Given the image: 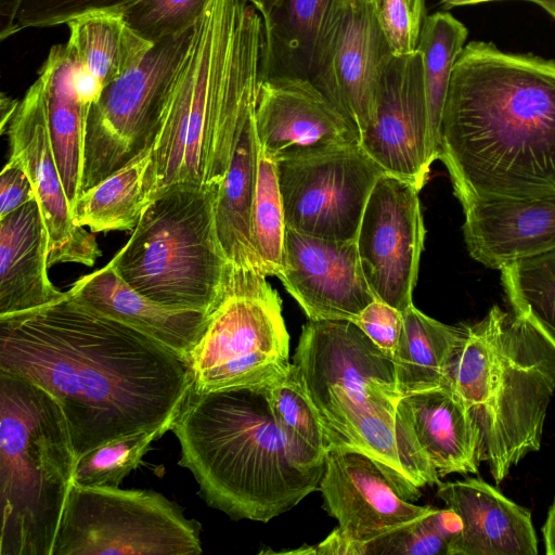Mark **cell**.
Listing matches in <instances>:
<instances>
[{
    "label": "cell",
    "mask_w": 555,
    "mask_h": 555,
    "mask_svg": "<svg viewBox=\"0 0 555 555\" xmlns=\"http://www.w3.org/2000/svg\"><path fill=\"white\" fill-rule=\"evenodd\" d=\"M317 406L330 449L371 457L396 492L412 499L434 474L408 422L393 361L352 321L309 320L292 362Z\"/></svg>",
    "instance_id": "277c9868"
},
{
    "label": "cell",
    "mask_w": 555,
    "mask_h": 555,
    "mask_svg": "<svg viewBox=\"0 0 555 555\" xmlns=\"http://www.w3.org/2000/svg\"><path fill=\"white\" fill-rule=\"evenodd\" d=\"M140 0H23L14 24V34L27 28L67 24L92 13L121 14Z\"/></svg>",
    "instance_id": "8d00e7d4"
},
{
    "label": "cell",
    "mask_w": 555,
    "mask_h": 555,
    "mask_svg": "<svg viewBox=\"0 0 555 555\" xmlns=\"http://www.w3.org/2000/svg\"><path fill=\"white\" fill-rule=\"evenodd\" d=\"M375 15L392 55L416 51L426 18L425 0H372Z\"/></svg>",
    "instance_id": "74e56055"
},
{
    "label": "cell",
    "mask_w": 555,
    "mask_h": 555,
    "mask_svg": "<svg viewBox=\"0 0 555 555\" xmlns=\"http://www.w3.org/2000/svg\"><path fill=\"white\" fill-rule=\"evenodd\" d=\"M437 496L462 520L449 555H537L529 509L481 478L440 482Z\"/></svg>",
    "instance_id": "ffe728a7"
},
{
    "label": "cell",
    "mask_w": 555,
    "mask_h": 555,
    "mask_svg": "<svg viewBox=\"0 0 555 555\" xmlns=\"http://www.w3.org/2000/svg\"><path fill=\"white\" fill-rule=\"evenodd\" d=\"M545 554L555 555V498L548 508L547 518L542 527Z\"/></svg>",
    "instance_id": "b9f144b4"
},
{
    "label": "cell",
    "mask_w": 555,
    "mask_h": 555,
    "mask_svg": "<svg viewBox=\"0 0 555 555\" xmlns=\"http://www.w3.org/2000/svg\"><path fill=\"white\" fill-rule=\"evenodd\" d=\"M463 337V325L443 324L411 305L392 357L402 396L448 386L451 360Z\"/></svg>",
    "instance_id": "4316f807"
},
{
    "label": "cell",
    "mask_w": 555,
    "mask_h": 555,
    "mask_svg": "<svg viewBox=\"0 0 555 555\" xmlns=\"http://www.w3.org/2000/svg\"><path fill=\"white\" fill-rule=\"evenodd\" d=\"M254 116L255 112L241 132L215 205L217 231L235 293L262 292L270 287L251 235L259 159Z\"/></svg>",
    "instance_id": "603a6c76"
},
{
    "label": "cell",
    "mask_w": 555,
    "mask_h": 555,
    "mask_svg": "<svg viewBox=\"0 0 555 555\" xmlns=\"http://www.w3.org/2000/svg\"><path fill=\"white\" fill-rule=\"evenodd\" d=\"M320 491L324 508L338 527L318 545L287 553L351 555L358 544L434 509L402 499L371 457L348 449L328 450Z\"/></svg>",
    "instance_id": "4fadbf2b"
},
{
    "label": "cell",
    "mask_w": 555,
    "mask_h": 555,
    "mask_svg": "<svg viewBox=\"0 0 555 555\" xmlns=\"http://www.w3.org/2000/svg\"><path fill=\"white\" fill-rule=\"evenodd\" d=\"M260 150L274 162L360 143L357 130L310 80H260L255 106Z\"/></svg>",
    "instance_id": "2e32d148"
},
{
    "label": "cell",
    "mask_w": 555,
    "mask_h": 555,
    "mask_svg": "<svg viewBox=\"0 0 555 555\" xmlns=\"http://www.w3.org/2000/svg\"><path fill=\"white\" fill-rule=\"evenodd\" d=\"M250 5H253L261 15L264 17L269 14L271 8L273 7L275 0H245Z\"/></svg>",
    "instance_id": "ee69618b"
},
{
    "label": "cell",
    "mask_w": 555,
    "mask_h": 555,
    "mask_svg": "<svg viewBox=\"0 0 555 555\" xmlns=\"http://www.w3.org/2000/svg\"><path fill=\"white\" fill-rule=\"evenodd\" d=\"M279 279L311 321H353L376 299L356 241L314 237L287 228Z\"/></svg>",
    "instance_id": "e0dca14e"
},
{
    "label": "cell",
    "mask_w": 555,
    "mask_h": 555,
    "mask_svg": "<svg viewBox=\"0 0 555 555\" xmlns=\"http://www.w3.org/2000/svg\"><path fill=\"white\" fill-rule=\"evenodd\" d=\"M286 229L278 165L259 146L251 235L255 250L267 276L279 278L284 269Z\"/></svg>",
    "instance_id": "d6a6232c"
},
{
    "label": "cell",
    "mask_w": 555,
    "mask_h": 555,
    "mask_svg": "<svg viewBox=\"0 0 555 555\" xmlns=\"http://www.w3.org/2000/svg\"><path fill=\"white\" fill-rule=\"evenodd\" d=\"M448 385L465 400L482 435V461L496 485L539 451L555 391V347L522 314L493 306L462 324Z\"/></svg>",
    "instance_id": "5b68a950"
},
{
    "label": "cell",
    "mask_w": 555,
    "mask_h": 555,
    "mask_svg": "<svg viewBox=\"0 0 555 555\" xmlns=\"http://www.w3.org/2000/svg\"><path fill=\"white\" fill-rule=\"evenodd\" d=\"M155 185L152 147L82 192L73 207L75 223L92 232L133 230Z\"/></svg>",
    "instance_id": "83f0119b"
},
{
    "label": "cell",
    "mask_w": 555,
    "mask_h": 555,
    "mask_svg": "<svg viewBox=\"0 0 555 555\" xmlns=\"http://www.w3.org/2000/svg\"><path fill=\"white\" fill-rule=\"evenodd\" d=\"M67 292L89 308L144 333L188 362L211 314L153 301L130 287L111 262L77 280Z\"/></svg>",
    "instance_id": "7402d4cb"
},
{
    "label": "cell",
    "mask_w": 555,
    "mask_h": 555,
    "mask_svg": "<svg viewBox=\"0 0 555 555\" xmlns=\"http://www.w3.org/2000/svg\"><path fill=\"white\" fill-rule=\"evenodd\" d=\"M412 183L384 172L366 202L356 244L375 298L404 312L416 284L425 227Z\"/></svg>",
    "instance_id": "7c38bea8"
},
{
    "label": "cell",
    "mask_w": 555,
    "mask_h": 555,
    "mask_svg": "<svg viewBox=\"0 0 555 555\" xmlns=\"http://www.w3.org/2000/svg\"><path fill=\"white\" fill-rule=\"evenodd\" d=\"M348 0H275L262 17L260 80L314 82Z\"/></svg>",
    "instance_id": "d6986e66"
},
{
    "label": "cell",
    "mask_w": 555,
    "mask_h": 555,
    "mask_svg": "<svg viewBox=\"0 0 555 555\" xmlns=\"http://www.w3.org/2000/svg\"><path fill=\"white\" fill-rule=\"evenodd\" d=\"M352 322L392 359L403 327L402 311L375 299Z\"/></svg>",
    "instance_id": "f35d334b"
},
{
    "label": "cell",
    "mask_w": 555,
    "mask_h": 555,
    "mask_svg": "<svg viewBox=\"0 0 555 555\" xmlns=\"http://www.w3.org/2000/svg\"><path fill=\"white\" fill-rule=\"evenodd\" d=\"M439 159L463 208L555 195V61L465 44L447 94Z\"/></svg>",
    "instance_id": "7a4b0ae2"
},
{
    "label": "cell",
    "mask_w": 555,
    "mask_h": 555,
    "mask_svg": "<svg viewBox=\"0 0 555 555\" xmlns=\"http://www.w3.org/2000/svg\"><path fill=\"white\" fill-rule=\"evenodd\" d=\"M211 0H140L121 13L127 25L154 44L193 27Z\"/></svg>",
    "instance_id": "d590c367"
},
{
    "label": "cell",
    "mask_w": 555,
    "mask_h": 555,
    "mask_svg": "<svg viewBox=\"0 0 555 555\" xmlns=\"http://www.w3.org/2000/svg\"><path fill=\"white\" fill-rule=\"evenodd\" d=\"M217 197L195 183L158 192L109 261L117 274L153 301L211 313L235 293L216 225Z\"/></svg>",
    "instance_id": "52a82bcc"
},
{
    "label": "cell",
    "mask_w": 555,
    "mask_h": 555,
    "mask_svg": "<svg viewBox=\"0 0 555 555\" xmlns=\"http://www.w3.org/2000/svg\"><path fill=\"white\" fill-rule=\"evenodd\" d=\"M443 9H452L455 7L476 4L482 2L500 1V0H439Z\"/></svg>",
    "instance_id": "f6af8a7d"
},
{
    "label": "cell",
    "mask_w": 555,
    "mask_h": 555,
    "mask_svg": "<svg viewBox=\"0 0 555 555\" xmlns=\"http://www.w3.org/2000/svg\"><path fill=\"white\" fill-rule=\"evenodd\" d=\"M36 198L22 163L10 156L0 175V218Z\"/></svg>",
    "instance_id": "ab89813d"
},
{
    "label": "cell",
    "mask_w": 555,
    "mask_h": 555,
    "mask_svg": "<svg viewBox=\"0 0 555 555\" xmlns=\"http://www.w3.org/2000/svg\"><path fill=\"white\" fill-rule=\"evenodd\" d=\"M189 363L199 391L264 385L285 374L289 336L278 293L229 294L211 312Z\"/></svg>",
    "instance_id": "30bf717a"
},
{
    "label": "cell",
    "mask_w": 555,
    "mask_h": 555,
    "mask_svg": "<svg viewBox=\"0 0 555 555\" xmlns=\"http://www.w3.org/2000/svg\"><path fill=\"white\" fill-rule=\"evenodd\" d=\"M207 504L233 519L268 522L320 490L324 467L302 470L287 455L266 384L191 388L171 429Z\"/></svg>",
    "instance_id": "3957f363"
},
{
    "label": "cell",
    "mask_w": 555,
    "mask_h": 555,
    "mask_svg": "<svg viewBox=\"0 0 555 555\" xmlns=\"http://www.w3.org/2000/svg\"><path fill=\"white\" fill-rule=\"evenodd\" d=\"M463 210L467 249L487 268L501 270L555 250V195L477 202Z\"/></svg>",
    "instance_id": "44dd1931"
},
{
    "label": "cell",
    "mask_w": 555,
    "mask_h": 555,
    "mask_svg": "<svg viewBox=\"0 0 555 555\" xmlns=\"http://www.w3.org/2000/svg\"><path fill=\"white\" fill-rule=\"evenodd\" d=\"M462 520L449 508H435L371 541L358 544L351 555H449Z\"/></svg>",
    "instance_id": "836d02e7"
},
{
    "label": "cell",
    "mask_w": 555,
    "mask_h": 555,
    "mask_svg": "<svg viewBox=\"0 0 555 555\" xmlns=\"http://www.w3.org/2000/svg\"><path fill=\"white\" fill-rule=\"evenodd\" d=\"M526 1H531V2L540 5L555 18V0H526Z\"/></svg>",
    "instance_id": "bcb514c9"
},
{
    "label": "cell",
    "mask_w": 555,
    "mask_h": 555,
    "mask_svg": "<svg viewBox=\"0 0 555 555\" xmlns=\"http://www.w3.org/2000/svg\"><path fill=\"white\" fill-rule=\"evenodd\" d=\"M38 82L53 152L73 207L82 194L86 122L90 104L74 79V62L65 44L53 46L40 67Z\"/></svg>",
    "instance_id": "484cf974"
},
{
    "label": "cell",
    "mask_w": 555,
    "mask_h": 555,
    "mask_svg": "<svg viewBox=\"0 0 555 555\" xmlns=\"http://www.w3.org/2000/svg\"><path fill=\"white\" fill-rule=\"evenodd\" d=\"M397 411L440 477L477 474L482 435L463 397L451 386L402 396Z\"/></svg>",
    "instance_id": "cb8c5ba5"
},
{
    "label": "cell",
    "mask_w": 555,
    "mask_h": 555,
    "mask_svg": "<svg viewBox=\"0 0 555 555\" xmlns=\"http://www.w3.org/2000/svg\"><path fill=\"white\" fill-rule=\"evenodd\" d=\"M266 392L291 463L302 470L323 467L330 446L298 369L292 363L285 374L266 384Z\"/></svg>",
    "instance_id": "f546056e"
},
{
    "label": "cell",
    "mask_w": 555,
    "mask_h": 555,
    "mask_svg": "<svg viewBox=\"0 0 555 555\" xmlns=\"http://www.w3.org/2000/svg\"><path fill=\"white\" fill-rule=\"evenodd\" d=\"M5 132L11 156L28 175L49 236L48 266L77 262L93 266L102 255L94 235L75 223L56 165L41 89L28 88Z\"/></svg>",
    "instance_id": "9a60e30c"
},
{
    "label": "cell",
    "mask_w": 555,
    "mask_h": 555,
    "mask_svg": "<svg viewBox=\"0 0 555 555\" xmlns=\"http://www.w3.org/2000/svg\"><path fill=\"white\" fill-rule=\"evenodd\" d=\"M48 245L36 198L0 218V319L39 309L63 296L48 276Z\"/></svg>",
    "instance_id": "d4e9b609"
},
{
    "label": "cell",
    "mask_w": 555,
    "mask_h": 555,
    "mask_svg": "<svg viewBox=\"0 0 555 555\" xmlns=\"http://www.w3.org/2000/svg\"><path fill=\"white\" fill-rule=\"evenodd\" d=\"M500 271L512 311L526 317L555 347V250Z\"/></svg>",
    "instance_id": "1f68e13d"
},
{
    "label": "cell",
    "mask_w": 555,
    "mask_h": 555,
    "mask_svg": "<svg viewBox=\"0 0 555 555\" xmlns=\"http://www.w3.org/2000/svg\"><path fill=\"white\" fill-rule=\"evenodd\" d=\"M286 227L356 241L370 193L383 169L360 143L276 163Z\"/></svg>",
    "instance_id": "8fae6325"
},
{
    "label": "cell",
    "mask_w": 555,
    "mask_h": 555,
    "mask_svg": "<svg viewBox=\"0 0 555 555\" xmlns=\"http://www.w3.org/2000/svg\"><path fill=\"white\" fill-rule=\"evenodd\" d=\"M391 55L372 0H348L314 85L357 130H367L383 67Z\"/></svg>",
    "instance_id": "ac0fdd59"
},
{
    "label": "cell",
    "mask_w": 555,
    "mask_h": 555,
    "mask_svg": "<svg viewBox=\"0 0 555 555\" xmlns=\"http://www.w3.org/2000/svg\"><path fill=\"white\" fill-rule=\"evenodd\" d=\"M168 425L143 429L107 441L76 460L73 483L116 488L135 469L152 443L170 430Z\"/></svg>",
    "instance_id": "e575fe53"
},
{
    "label": "cell",
    "mask_w": 555,
    "mask_h": 555,
    "mask_svg": "<svg viewBox=\"0 0 555 555\" xmlns=\"http://www.w3.org/2000/svg\"><path fill=\"white\" fill-rule=\"evenodd\" d=\"M201 525L159 492L73 483L52 555H197Z\"/></svg>",
    "instance_id": "ba28073f"
},
{
    "label": "cell",
    "mask_w": 555,
    "mask_h": 555,
    "mask_svg": "<svg viewBox=\"0 0 555 555\" xmlns=\"http://www.w3.org/2000/svg\"><path fill=\"white\" fill-rule=\"evenodd\" d=\"M360 145L384 172L420 191L425 185L433 163L423 64L417 50L406 55L391 54L386 61L372 120Z\"/></svg>",
    "instance_id": "5bb4252c"
},
{
    "label": "cell",
    "mask_w": 555,
    "mask_h": 555,
    "mask_svg": "<svg viewBox=\"0 0 555 555\" xmlns=\"http://www.w3.org/2000/svg\"><path fill=\"white\" fill-rule=\"evenodd\" d=\"M76 460L54 397L0 371V555H52Z\"/></svg>",
    "instance_id": "8992f818"
},
{
    "label": "cell",
    "mask_w": 555,
    "mask_h": 555,
    "mask_svg": "<svg viewBox=\"0 0 555 555\" xmlns=\"http://www.w3.org/2000/svg\"><path fill=\"white\" fill-rule=\"evenodd\" d=\"M0 371L54 397L77 459L121 436L171 427L193 386L184 358L68 292L0 319Z\"/></svg>",
    "instance_id": "6da1fadb"
},
{
    "label": "cell",
    "mask_w": 555,
    "mask_h": 555,
    "mask_svg": "<svg viewBox=\"0 0 555 555\" xmlns=\"http://www.w3.org/2000/svg\"><path fill=\"white\" fill-rule=\"evenodd\" d=\"M467 28L448 12L426 16L416 50L422 56L431 163L440 158L441 124L455 62L465 47Z\"/></svg>",
    "instance_id": "4dcf8cb0"
},
{
    "label": "cell",
    "mask_w": 555,
    "mask_h": 555,
    "mask_svg": "<svg viewBox=\"0 0 555 555\" xmlns=\"http://www.w3.org/2000/svg\"><path fill=\"white\" fill-rule=\"evenodd\" d=\"M67 25L69 56L103 88L139 64L153 46L117 13H92Z\"/></svg>",
    "instance_id": "f1b7e54d"
},
{
    "label": "cell",
    "mask_w": 555,
    "mask_h": 555,
    "mask_svg": "<svg viewBox=\"0 0 555 555\" xmlns=\"http://www.w3.org/2000/svg\"><path fill=\"white\" fill-rule=\"evenodd\" d=\"M195 29L196 25L155 42L139 64L106 85L91 104L82 192L153 146Z\"/></svg>",
    "instance_id": "9c48e42d"
},
{
    "label": "cell",
    "mask_w": 555,
    "mask_h": 555,
    "mask_svg": "<svg viewBox=\"0 0 555 555\" xmlns=\"http://www.w3.org/2000/svg\"><path fill=\"white\" fill-rule=\"evenodd\" d=\"M20 104V100L12 99L11 96H8L4 92L1 93L0 96V130L3 134L5 132V129L13 118L17 106Z\"/></svg>",
    "instance_id": "7bdbcfd3"
},
{
    "label": "cell",
    "mask_w": 555,
    "mask_h": 555,
    "mask_svg": "<svg viewBox=\"0 0 555 555\" xmlns=\"http://www.w3.org/2000/svg\"><path fill=\"white\" fill-rule=\"evenodd\" d=\"M23 0H0V39L14 35L15 17Z\"/></svg>",
    "instance_id": "60d3db41"
}]
</instances>
